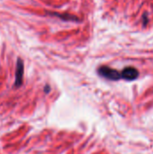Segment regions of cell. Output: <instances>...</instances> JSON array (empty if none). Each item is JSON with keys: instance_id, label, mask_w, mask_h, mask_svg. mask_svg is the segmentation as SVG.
<instances>
[{"instance_id": "3", "label": "cell", "mask_w": 153, "mask_h": 154, "mask_svg": "<svg viewBox=\"0 0 153 154\" xmlns=\"http://www.w3.org/2000/svg\"><path fill=\"white\" fill-rule=\"evenodd\" d=\"M23 62L21 59H18L15 71V86H21L23 82Z\"/></svg>"}, {"instance_id": "2", "label": "cell", "mask_w": 153, "mask_h": 154, "mask_svg": "<svg viewBox=\"0 0 153 154\" xmlns=\"http://www.w3.org/2000/svg\"><path fill=\"white\" fill-rule=\"evenodd\" d=\"M121 75H122V78L126 79V80H134V79H137L139 73H138V70L135 68L127 67L123 70Z\"/></svg>"}, {"instance_id": "1", "label": "cell", "mask_w": 153, "mask_h": 154, "mask_svg": "<svg viewBox=\"0 0 153 154\" xmlns=\"http://www.w3.org/2000/svg\"><path fill=\"white\" fill-rule=\"evenodd\" d=\"M98 72L104 78H106L110 80H118L122 78V75L115 69H113L108 67H101L98 69Z\"/></svg>"}]
</instances>
